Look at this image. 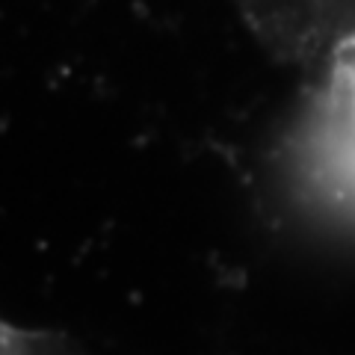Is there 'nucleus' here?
Returning <instances> with one entry per match:
<instances>
[{
    "label": "nucleus",
    "instance_id": "obj_1",
    "mask_svg": "<svg viewBox=\"0 0 355 355\" xmlns=\"http://www.w3.org/2000/svg\"><path fill=\"white\" fill-rule=\"evenodd\" d=\"M299 196L355 225V53L320 69V83L284 146Z\"/></svg>",
    "mask_w": 355,
    "mask_h": 355
},
{
    "label": "nucleus",
    "instance_id": "obj_2",
    "mask_svg": "<svg viewBox=\"0 0 355 355\" xmlns=\"http://www.w3.org/2000/svg\"><path fill=\"white\" fill-rule=\"evenodd\" d=\"M275 53L317 69L355 53V0H234Z\"/></svg>",
    "mask_w": 355,
    "mask_h": 355
},
{
    "label": "nucleus",
    "instance_id": "obj_3",
    "mask_svg": "<svg viewBox=\"0 0 355 355\" xmlns=\"http://www.w3.org/2000/svg\"><path fill=\"white\" fill-rule=\"evenodd\" d=\"M0 355H80V352L60 335L18 329L0 320Z\"/></svg>",
    "mask_w": 355,
    "mask_h": 355
}]
</instances>
